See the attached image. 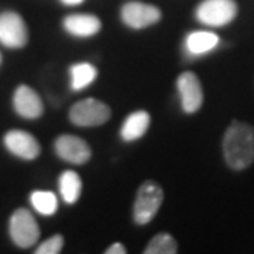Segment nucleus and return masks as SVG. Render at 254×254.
<instances>
[{
    "label": "nucleus",
    "instance_id": "obj_1",
    "mask_svg": "<svg viewBox=\"0 0 254 254\" xmlns=\"http://www.w3.org/2000/svg\"><path fill=\"white\" fill-rule=\"evenodd\" d=\"M223 155L232 170L242 171L254 161V127L245 122H233L223 136Z\"/></svg>",
    "mask_w": 254,
    "mask_h": 254
},
{
    "label": "nucleus",
    "instance_id": "obj_2",
    "mask_svg": "<svg viewBox=\"0 0 254 254\" xmlns=\"http://www.w3.org/2000/svg\"><path fill=\"white\" fill-rule=\"evenodd\" d=\"M163 200V188L155 181L151 180L145 181L137 190L136 200L133 206V219L137 225L143 226L150 223L161 208Z\"/></svg>",
    "mask_w": 254,
    "mask_h": 254
},
{
    "label": "nucleus",
    "instance_id": "obj_3",
    "mask_svg": "<svg viewBox=\"0 0 254 254\" xmlns=\"http://www.w3.org/2000/svg\"><path fill=\"white\" fill-rule=\"evenodd\" d=\"M112 116L110 108L99 99H82L69 109V120L78 127H96L105 125Z\"/></svg>",
    "mask_w": 254,
    "mask_h": 254
},
{
    "label": "nucleus",
    "instance_id": "obj_4",
    "mask_svg": "<svg viewBox=\"0 0 254 254\" xmlns=\"http://www.w3.org/2000/svg\"><path fill=\"white\" fill-rule=\"evenodd\" d=\"M9 235L13 243L20 249L36 245L40 239V227L30 210L20 208L13 212L9 220Z\"/></svg>",
    "mask_w": 254,
    "mask_h": 254
},
{
    "label": "nucleus",
    "instance_id": "obj_5",
    "mask_svg": "<svg viewBox=\"0 0 254 254\" xmlns=\"http://www.w3.org/2000/svg\"><path fill=\"white\" fill-rule=\"evenodd\" d=\"M237 16L235 0H203L195 10V17L205 26L223 27Z\"/></svg>",
    "mask_w": 254,
    "mask_h": 254
},
{
    "label": "nucleus",
    "instance_id": "obj_6",
    "mask_svg": "<svg viewBox=\"0 0 254 254\" xmlns=\"http://www.w3.org/2000/svg\"><path fill=\"white\" fill-rule=\"evenodd\" d=\"M28 30L16 11L0 13V44L7 48H21L27 44Z\"/></svg>",
    "mask_w": 254,
    "mask_h": 254
},
{
    "label": "nucleus",
    "instance_id": "obj_7",
    "mask_svg": "<svg viewBox=\"0 0 254 254\" xmlns=\"http://www.w3.org/2000/svg\"><path fill=\"white\" fill-rule=\"evenodd\" d=\"M120 17L127 27L141 30L158 23L161 20V10L153 4L130 1L122 7Z\"/></svg>",
    "mask_w": 254,
    "mask_h": 254
},
{
    "label": "nucleus",
    "instance_id": "obj_8",
    "mask_svg": "<svg viewBox=\"0 0 254 254\" xmlns=\"http://www.w3.org/2000/svg\"><path fill=\"white\" fill-rule=\"evenodd\" d=\"M55 154L63 161L82 165L91 160V147L81 137L72 134H61L54 143Z\"/></svg>",
    "mask_w": 254,
    "mask_h": 254
},
{
    "label": "nucleus",
    "instance_id": "obj_9",
    "mask_svg": "<svg viewBox=\"0 0 254 254\" xmlns=\"http://www.w3.org/2000/svg\"><path fill=\"white\" fill-rule=\"evenodd\" d=\"M177 89L180 93L182 110L185 113H195L203 103V91L199 78L193 72H184L177 79Z\"/></svg>",
    "mask_w": 254,
    "mask_h": 254
},
{
    "label": "nucleus",
    "instance_id": "obj_10",
    "mask_svg": "<svg viewBox=\"0 0 254 254\" xmlns=\"http://www.w3.org/2000/svg\"><path fill=\"white\" fill-rule=\"evenodd\" d=\"M4 147L21 160H36L41 153V145L31 133L24 130H10L3 137Z\"/></svg>",
    "mask_w": 254,
    "mask_h": 254
},
{
    "label": "nucleus",
    "instance_id": "obj_11",
    "mask_svg": "<svg viewBox=\"0 0 254 254\" xmlns=\"http://www.w3.org/2000/svg\"><path fill=\"white\" fill-rule=\"evenodd\" d=\"M13 108L18 116L34 120L43 116L44 105L40 95L27 85H20L13 95Z\"/></svg>",
    "mask_w": 254,
    "mask_h": 254
},
{
    "label": "nucleus",
    "instance_id": "obj_12",
    "mask_svg": "<svg viewBox=\"0 0 254 254\" xmlns=\"http://www.w3.org/2000/svg\"><path fill=\"white\" fill-rule=\"evenodd\" d=\"M63 26L68 34L73 37H92L102 28L99 17L93 14H69L64 18Z\"/></svg>",
    "mask_w": 254,
    "mask_h": 254
},
{
    "label": "nucleus",
    "instance_id": "obj_13",
    "mask_svg": "<svg viewBox=\"0 0 254 254\" xmlns=\"http://www.w3.org/2000/svg\"><path fill=\"white\" fill-rule=\"evenodd\" d=\"M150 122H151V118L145 110H137V112L130 113L120 128L122 140L128 143V141H136L138 138H141L148 130Z\"/></svg>",
    "mask_w": 254,
    "mask_h": 254
},
{
    "label": "nucleus",
    "instance_id": "obj_14",
    "mask_svg": "<svg viewBox=\"0 0 254 254\" xmlns=\"http://www.w3.org/2000/svg\"><path fill=\"white\" fill-rule=\"evenodd\" d=\"M219 44V37L212 31H192L185 38V51L192 57L208 54Z\"/></svg>",
    "mask_w": 254,
    "mask_h": 254
},
{
    "label": "nucleus",
    "instance_id": "obj_15",
    "mask_svg": "<svg viewBox=\"0 0 254 254\" xmlns=\"http://www.w3.org/2000/svg\"><path fill=\"white\" fill-rule=\"evenodd\" d=\"M58 187H60V193L65 203L72 205L79 199L82 192V180L75 171H71V170L64 171L60 175Z\"/></svg>",
    "mask_w": 254,
    "mask_h": 254
},
{
    "label": "nucleus",
    "instance_id": "obj_16",
    "mask_svg": "<svg viewBox=\"0 0 254 254\" xmlns=\"http://www.w3.org/2000/svg\"><path fill=\"white\" fill-rule=\"evenodd\" d=\"M69 76L73 91H82L98 78V69L89 63L73 64L69 68Z\"/></svg>",
    "mask_w": 254,
    "mask_h": 254
},
{
    "label": "nucleus",
    "instance_id": "obj_17",
    "mask_svg": "<svg viewBox=\"0 0 254 254\" xmlns=\"http://www.w3.org/2000/svg\"><path fill=\"white\" fill-rule=\"evenodd\" d=\"M30 203L37 213L43 216H53L58 210V199L51 190H33Z\"/></svg>",
    "mask_w": 254,
    "mask_h": 254
},
{
    "label": "nucleus",
    "instance_id": "obj_18",
    "mask_svg": "<svg viewBox=\"0 0 254 254\" xmlns=\"http://www.w3.org/2000/svg\"><path fill=\"white\" fill-rule=\"evenodd\" d=\"M178 252V245L171 235L158 233L147 245L144 254H175Z\"/></svg>",
    "mask_w": 254,
    "mask_h": 254
},
{
    "label": "nucleus",
    "instance_id": "obj_19",
    "mask_svg": "<svg viewBox=\"0 0 254 254\" xmlns=\"http://www.w3.org/2000/svg\"><path fill=\"white\" fill-rule=\"evenodd\" d=\"M64 247V236L54 235L50 239L44 240L41 245L37 247V254H58L61 253Z\"/></svg>",
    "mask_w": 254,
    "mask_h": 254
},
{
    "label": "nucleus",
    "instance_id": "obj_20",
    "mask_svg": "<svg viewBox=\"0 0 254 254\" xmlns=\"http://www.w3.org/2000/svg\"><path fill=\"white\" fill-rule=\"evenodd\" d=\"M106 254H126V247L122 245V243H113L112 246H109L106 250H105Z\"/></svg>",
    "mask_w": 254,
    "mask_h": 254
},
{
    "label": "nucleus",
    "instance_id": "obj_21",
    "mask_svg": "<svg viewBox=\"0 0 254 254\" xmlns=\"http://www.w3.org/2000/svg\"><path fill=\"white\" fill-rule=\"evenodd\" d=\"M83 0H61V3L66 4V6H78L81 4Z\"/></svg>",
    "mask_w": 254,
    "mask_h": 254
},
{
    "label": "nucleus",
    "instance_id": "obj_22",
    "mask_svg": "<svg viewBox=\"0 0 254 254\" xmlns=\"http://www.w3.org/2000/svg\"><path fill=\"white\" fill-rule=\"evenodd\" d=\"M0 64H1V54H0Z\"/></svg>",
    "mask_w": 254,
    "mask_h": 254
}]
</instances>
